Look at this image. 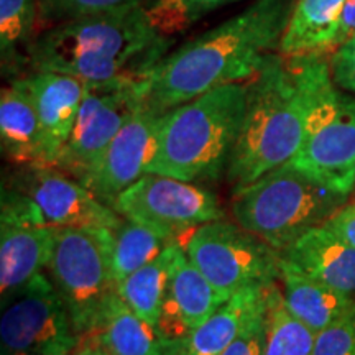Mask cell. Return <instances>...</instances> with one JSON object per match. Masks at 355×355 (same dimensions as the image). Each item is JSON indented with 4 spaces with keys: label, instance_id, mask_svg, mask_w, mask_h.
<instances>
[{
    "label": "cell",
    "instance_id": "1",
    "mask_svg": "<svg viewBox=\"0 0 355 355\" xmlns=\"http://www.w3.org/2000/svg\"><path fill=\"white\" fill-rule=\"evenodd\" d=\"M334 86L329 55L265 58L247 81L245 114L225 171L232 193L298 155L311 114Z\"/></svg>",
    "mask_w": 355,
    "mask_h": 355
},
{
    "label": "cell",
    "instance_id": "2",
    "mask_svg": "<svg viewBox=\"0 0 355 355\" xmlns=\"http://www.w3.org/2000/svg\"><path fill=\"white\" fill-rule=\"evenodd\" d=\"M295 0H255L224 24L170 53L152 73L148 104L159 110L232 83H247L278 51Z\"/></svg>",
    "mask_w": 355,
    "mask_h": 355
},
{
    "label": "cell",
    "instance_id": "3",
    "mask_svg": "<svg viewBox=\"0 0 355 355\" xmlns=\"http://www.w3.org/2000/svg\"><path fill=\"white\" fill-rule=\"evenodd\" d=\"M144 3L50 26L30 43L26 63L87 83L152 74L171 42L157 37Z\"/></svg>",
    "mask_w": 355,
    "mask_h": 355
},
{
    "label": "cell",
    "instance_id": "4",
    "mask_svg": "<svg viewBox=\"0 0 355 355\" xmlns=\"http://www.w3.org/2000/svg\"><path fill=\"white\" fill-rule=\"evenodd\" d=\"M245 102L247 83H232L168 110L148 173L188 183L217 180L227 171Z\"/></svg>",
    "mask_w": 355,
    "mask_h": 355
},
{
    "label": "cell",
    "instance_id": "5",
    "mask_svg": "<svg viewBox=\"0 0 355 355\" xmlns=\"http://www.w3.org/2000/svg\"><path fill=\"white\" fill-rule=\"evenodd\" d=\"M235 224L283 252L349 202L290 162L232 193Z\"/></svg>",
    "mask_w": 355,
    "mask_h": 355
},
{
    "label": "cell",
    "instance_id": "6",
    "mask_svg": "<svg viewBox=\"0 0 355 355\" xmlns=\"http://www.w3.org/2000/svg\"><path fill=\"white\" fill-rule=\"evenodd\" d=\"M48 273L74 329L81 339L89 337L105 300L117 290L110 261V229L56 227Z\"/></svg>",
    "mask_w": 355,
    "mask_h": 355
},
{
    "label": "cell",
    "instance_id": "7",
    "mask_svg": "<svg viewBox=\"0 0 355 355\" xmlns=\"http://www.w3.org/2000/svg\"><path fill=\"white\" fill-rule=\"evenodd\" d=\"M183 247L199 272L227 298L279 279L282 252L239 224L224 219L207 222L189 234Z\"/></svg>",
    "mask_w": 355,
    "mask_h": 355
},
{
    "label": "cell",
    "instance_id": "8",
    "mask_svg": "<svg viewBox=\"0 0 355 355\" xmlns=\"http://www.w3.org/2000/svg\"><path fill=\"white\" fill-rule=\"evenodd\" d=\"M150 84L152 74L87 83L76 123L56 168L81 181L123 125L148 101Z\"/></svg>",
    "mask_w": 355,
    "mask_h": 355
},
{
    "label": "cell",
    "instance_id": "9",
    "mask_svg": "<svg viewBox=\"0 0 355 355\" xmlns=\"http://www.w3.org/2000/svg\"><path fill=\"white\" fill-rule=\"evenodd\" d=\"M79 343L81 336L44 273L2 298V355H73Z\"/></svg>",
    "mask_w": 355,
    "mask_h": 355
},
{
    "label": "cell",
    "instance_id": "10",
    "mask_svg": "<svg viewBox=\"0 0 355 355\" xmlns=\"http://www.w3.org/2000/svg\"><path fill=\"white\" fill-rule=\"evenodd\" d=\"M291 165L327 188L355 189V96L334 86L311 114L304 144Z\"/></svg>",
    "mask_w": 355,
    "mask_h": 355
},
{
    "label": "cell",
    "instance_id": "11",
    "mask_svg": "<svg viewBox=\"0 0 355 355\" xmlns=\"http://www.w3.org/2000/svg\"><path fill=\"white\" fill-rule=\"evenodd\" d=\"M112 207L125 219L140 222L178 241L207 222L224 219V211L212 191L155 173L141 176L123 191Z\"/></svg>",
    "mask_w": 355,
    "mask_h": 355
},
{
    "label": "cell",
    "instance_id": "12",
    "mask_svg": "<svg viewBox=\"0 0 355 355\" xmlns=\"http://www.w3.org/2000/svg\"><path fill=\"white\" fill-rule=\"evenodd\" d=\"M56 227L21 191L2 188L0 204V293L7 298L50 265Z\"/></svg>",
    "mask_w": 355,
    "mask_h": 355
},
{
    "label": "cell",
    "instance_id": "13",
    "mask_svg": "<svg viewBox=\"0 0 355 355\" xmlns=\"http://www.w3.org/2000/svg\"><path fill=\"white\" fill-rule=\"evenodd\" d=\"M166 112L146 101L110 141L96 165L81 180L97 199L112 207L123 191L148 173L157 155L158 135Z\"/></svg>",
    "mask_w": 355,
    "mask_h": 355
},
{
    "label": "cell",
    "instance_id": "14",
    "mask_svg": "<svg viewBox=\"0 0 355 355\" xmlns=\"http://www.w3.org/2000/svg\"><path fill=\"white\" fill-rule=\"evenodd\" d=\"M10 186L32 199L53 227L112 230L122 220L81 181L56 166H21Z\"/></svg>",
    "mask_w": 355,
    "mask_h": 355
},
{
    "label": "cell",
    "instance_id": "15",
    "mask_svg": "<svg viewBox=\"0 0 355 355\" xmlns=\"http://www.w3.org/2000/svg\"><path fill=\"white\" fill-rule=\"evenodd\" d=\"M25 78L42 128L43 166H56L76 123L87 83L51 71H32Z\"/></svg>",
    "mask_w": 355,
    "mask_h": 355
},
{
    "label": "cell",
    "instance_id": "16",
    "mask_svg": "<svg viewBox=\"0 0 355 355\" xmlns=\"http://www.w3.org/2000/svg\"><path fill=\"white\" fill-rule=\"evenodd\" d=\"M229 300L199 272L183 248L173 270L162 318L157 326L162 340L175 343L183 339L188 332L206 322Z\"/></svg>",
    "mask_w": 355,
    "mask_h": 355
},
{
    "label": "cell",
    "instance_id": "17",
    "mask_svg": "<svg viewBox=\"0 0 355 355\" xmlns=\"http://www.w3.org/2000/svg\"><path fill=\"white\" fill-rule=\"evenodd\" d=\"M282 257L309 278L355 298V247L324 225L301 235Z\"/></svg>",
    "mask_w": 355,
    "mask_h": 355
},
{
    "label": "cell",
    "instance_id": "18",
    "mask_svg": "<svg viewBox=\"0 0 355 355\" xmlns=\"http://www.w3.org/2000/svg\"><path fill=\"white\" fill-rule=\"evenodd\" d=\"M266 291L268 286H250L235 293L198 329L175 343H163V355H222L263 308Z\"/></svg>",
    "mask_w": 355,
    "mask_h": 355
},
{
    "label": "cell",
    "instance_id": "19",
    "mask_svg": "<svg viewBox=\"0 0 355 355\" xmlns=\"http://www.w3.org/2000/svg\"><path fill=\"white\" fill-rule=\"evenodd\" d=\"M2 153L17 166H43L42 128L25 76L12 78L0 96Z\"/></svg>",
    "mask_w": 355,
    "mask_h": 355
},
{
    "label": "cell",
    "instance_id": "20",
    "mask_svg": "<svg viewBox=\"0 0 355 355\" xmlns=\"http://www.w3.org/2000/svg\"><path fill=\"white\" fill-rule=\"evenodd\" d=\"M278 282L288 311L314 334L355 311V298L309 278L283 257Z\"/></svg>",
    "mask_w": 355,
    "mask_h": 355
},
{
    "label": "cell",
    "instance_id": "21",
    "mask_svg": "<svg viewBox=\"0 0 355 355\" xmlns=\"http://www.w3.org/2000/svg\"><path fill=\"white\" fill-rule=\"evenodd\" d=\"M345 0H296L278 53L285 56L331 55Z\"/></svg>",
    "mask_w": 355,
    "mask_h": 355
},
{
    "label": "cell",
    "instance_id": "22",
    "mask_svg": "<svg viewBox=\"0 0 355 355\" xmlns=\"http://www.w3.org/2000/svg\"><path fill=\"white\" fill-rule=\"evenodd\" d=\"M96 340L109 355H163V340L157 329L119 296L117 290L105 300L94 332Z\"/></svg>",
    "mask_w": 355,
    "mask_h": 355
},
{
    "label": "cell",
    "instance_id": "23",
    "mask_svg": "<svg viewBox=\"0 0 355 355\" xmlns=\"http://www.w3.org/2000/svg\"><path fill=\"white\" fill-rule=\"evenodd\" d=\"M183 248L181 242L173 243L162 255L117 285L119 296L152 326H158L162 318L173 270Z\"/></svg>",
    "mask_w": 355,
    "mask_h": 355
},
{
    "label": "cell",
    "instance_id": "24",
    "mask_svg": "<svg viewBox=\"0 0 355 355\" xmlns=\"http://www.w3.org/2000/svg\"><path fill=\"white\" fill-rule=\"evenodd\" d=\"M178 242L181 241L171 235L122 217L121 224L110 230V261L115 285L122 283Z\"/></svg>",
    "mask_w": 355,
    "mask_h": 355
},
{
    "label": "cell",
    "instance_id": "25",
    "mask_svg": "<svg viewBox=\"0 0 355 355\" xmlns=\"http://www.w3.org/2000/svg\"><path fill=\"white\" fill-rule=\"evenodd\" d=\"M316 334L288 311L278 282L268 286L263 355H311Z\"/></svg>",
    "mask_w": 355,
    "mask_h": 355
},
{
    "label": "cell",
    "instance_id": "26",
    "mask_svg": "<svg viewBox=\"0 0 355 355\" xmlns=\"http://www.w3.org/2000/svg\"><path fill=\"white\" fill-rule=\"evenodd\" d=\"M40 0H0V55L3 73H15L35 38Z\"/></svg>",
    "mask_w": 355,
    "mask_h": 355
},
{
    "label": "cell",
    "instance_id": "27",
    "mask_svg": "<svg viewBox=\"0 0 355 355\" xmlns=\"http://www.w3.org/2000/svg\"><path fill=\"white\" fill-rule=\"evenodd\" d=\"M144 2L145 0H40L38 19L42 24L53 26L68 20L140 6Z\"/></svg>",
    "mask_w": 355,
    "mask_h": 355
},
{
    "label": "cell",
    "instance_id": "28",
    "mask_svg": "<svg viewBox=\"0 0 355 355\" xmlns=\"http://www.w3.org/2000/svg\"><path fill=\"white\" fill-rule=\"evenodd\" d=\"M144 8L153 32L166 42H171L175 35L184 32L202 17L186 0H146Z\"/></svg>",
    "mask_w": 355,
    "mask_h": 355
},
{
    "label": "cell",
    "instance_id": "29",
    "mask_svg": "<svg viewBox=\"0 0 355 355\" xmlns=\"http://www.w3.org/2000/svg\"><path fill=\"white\" fill-rule=\"evenodd\" d=\"M311 355H355V311L318 332Z\"/></svg>",
    "mask_w": 355,
    "mask_h": 355
},
{
    "label": "cell",
    "instance_id": "30",
    "mask_svg": "<svg viewBox=\"0 0 355 355\" xmlns=\"http://www.w3.org/2000/svg\"><path fill=\"white\" fill-rule=\"evenodd\" d=\"M329 68L336 86L355 96V35L331 53Z\"/></svg>",
    "mask_w": 355,
    "mask_h": 355
},
{
    "label": "cell",
    "instance_id": "31",
    "mask_svg": "<svg viewBox=\"0 0 355 355\" xmlns=\"http://www.w3.org/2000/svg\"><path fill=\"white\" fill-rule=\"evenodd\" d=\"M265 308H261L254 318L248 321L241 334L224 350L222 355H263L265 345Z\"/></svg>",
    "mask_w": 355,
    "mask_h": 355
},
{
    "label": "cell",
    "instance_id": "32",
    "mask_svg": "<svg viewBox=\"0 0 355 355\" xmlns=\"http://www.w3.org/2000/svg\"><path fill=\"white\" fill-rule=\"evenodd\" d=\"M324 227L343 239L349 245L355 247V201L347 202L324 222Z\"/></svg>",
    "mask_w": 355,
    "mask_h": 355
},
{
    "label": "cell",
    "instance_id": "33",
    "mask_svg": "<svg viewBox=\"0 0 355 355\" xmlns=\"http://www.w3.org/2000/svg\"><path fill=\"white\" fill-rule=\"evenodd\" d=\"M354 35H355V0H345L344 8H343V17H340L339 35H337L336 48L339 46L340 43L347 42L349 38H352Z\"/></svg>",
    "mask_w": 355,
    "mask_h": 355
},
{
    "label": "cell",
    "instance_id": "34",
    "mask_svg": "<svg viewBox=\"0 0 355 355\" xmlns=\"http://www.w3.org/2000/svg\"><path fill=\"white\" fill-rule=\"evenodd\" d=\"M186 2L191 3L201 15H204V13L214 10V8H219L222 6H227V3L235 2V0H186Z\"/></svg>",
    "mask_w": 355,
    "mask_h": 355
},
{
    "label": "cell",
    "instance_id": "35",
    "mask_svg": "<svg viewBox=\"0 0 355 355\" xmlns=\"http://www.w3.org/2000/svg\"><path fill=\"white\" fill-rule=\"evenodd\" d=\"M73 355H109V354L105 352V350L102 349L96 340L89 339V343L74 350Z\"/></svg>",
    "mask_w": 355,
    "mask_h": 355
},
{
    "label": "cell",
    "instance_id": "36",
    "mask_svg": "<svg viewBox=\"0 0 355 355\" xmlns=\"http://www.w3.org/2000/svg\"><path fill=\"white\" fill-rule=\"evenodd\" d=\"M354 193H355V189H354Z\"/></svg>",
    "mask_w": 355,
    "mask_h": 355
}]
</instances>
